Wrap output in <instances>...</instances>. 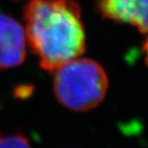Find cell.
<instances>
[{"mask_svg":"<svg viewBox=\"0 0 148 148\" xmlns=\"http://www.w3.org/2000/svg\"><path fill=\"white\" fill-rule=\"evenodd\" d=\"M148 0H98L97 6L103 16L137 26L147 32Z\"/></svg>","mask_w":148,"mask_h":148,"instance_id":"obj_4","label":"cell"},{"mask_svg":"<svg viewBox=\"0 0 148 148\" xmlns=\"http://www.w3.org/2000/svg\"><path fill=\"white\" fill-rule=\"evenodd\" d=\"M53 73L56 98L71 111L86 112L97 107L107 92V74L98 63L90 59H74Z\"/></svg>","mask_w":148,"mask_h":148,"instance_id":"obj_2","label":"cell"},{"mask_svg":"<svg viewBox=\"0 0 148 148\" xmlns=\"http://www.w3.org/2000/svg\"><path fill=\"white\" fill-rule=\"evenodd\" d=\"M0 148H31V145L21 134L3 135L0 133Z\"/></svg>","mask_w":148,"mask_h":148,"instance_id":"obj_5","label":"cell"},{"mask_svg":"<svg viewBox=\"0 0 148 148\" xmlns=\"http://www.w3.org/2000/svg\"><path fill=\"white\" fill-rule=\"evenodd\" d=\"M24 19L29 45L46 71L54 72L84 53L81 11L73 0H31Z\"/></svg>","mask_w":148,"mask_h":148,"instance_id":"obj_1","label":"cell"},{"mask_svg":"<svg viewBox=\"0 0 148 148\" xmlns=\"http://www.w3.org/2000/svg\"><path fill=\"white\" fill-rule=\"evenodd\" d=\"M26 58V35L21 24L0 14V69L17 66Z\"/></svg>","mask_w":148,"mask_h":148,"instance_id":"obj_3","label":"cell"}]
</instances>
